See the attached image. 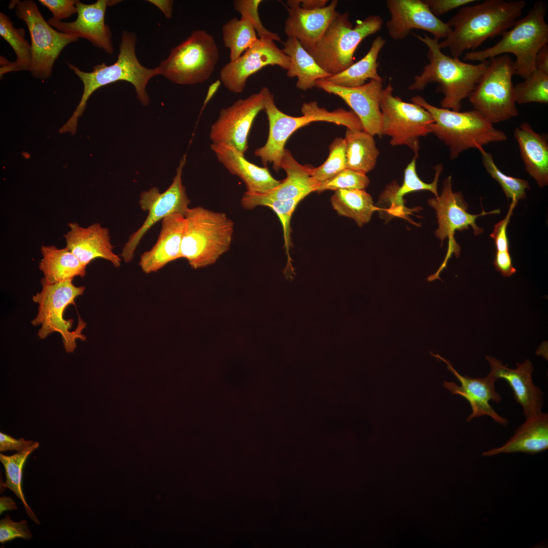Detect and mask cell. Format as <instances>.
Returning a JSON list of instances; mask_svg holds the SVG:
<instances>
[{"instance_id": "1", "label": "cell", "mask_w": 548, "mask_h": 548, "mask_svg": "<svg viewBox=\"0 0 548 548\" xmlns=\"http://www.w3.org/2000/svg\"><path fill=\"white\" fill-rule=\"evenodd\" d=\"M526 6L523 1L487 0L464 6L446 22L452 30L438 45L441 49L448 48L452 57L459 58L510 28Z\"/></svg>"}, {"instance_id": "2", "label": "cell", "mask_w": 548, "mask_h": 548, "mask_svg": "<svg viewBox=\"0 0 548 548\" xmlns=\"http://www.w3.org/2000/svg\"><path fill=\"white\" fill-rule=\"evenodd\" d=\"M136 42L134 32L123 30L116 61L109 65L103 62L94 66L91 72H84L76 65L67 63L82 82L83 92L76 109L60 128V133H76L78 119L83 114L89 98L97 89L106 85L119 81L128 82L134 87L141 102L144 106L149 104L146 87L152 78L160 75L158 67L148 68L139 62L135 53Z\"/></svg>"}, {"instance_id": "3", "label": "cell", "mask_w": 548, "mask_h": 548, "mask_svg": "<svg viewBox=\"0 0 548 548\" xmlns=\"http://www.w3.org/2000/svg\"><path fill=\"white\" fill-rule=\"evenodd\" d=\"M414 35L427 47L429 63L424 66L420 75L415 76L408 89L423 90L430 83H437L439 91L443 95L440 108L460 111L462 101L474 91L490 60L477 64L465 62L459 58L443 54L438 45V39L427 35L424 37Z\"/></svg>"}, {"instance_id": "4", "label": "cell", "mask_w": 548, "mask_h": 548, "mask_svg": "<svg viewBox=\"0 0 548 548\" xmlns=\"http://www.w3.org/2000/svg\"><path fill=\"white\" fill-rule=\"evenodd\" d=\"M547 9L545 2H535L526 15L504 32L496 44L484 50L467 52L463 59L482 62L512 54L516 56L515 75L525 79L535 69L537 53L548 43V24L545 20Z\"/></svg>"}, {"instance_id": "5", "label": "cell", "mask_w": 548, "mask_h": 548, "mask_svg": "<svg viewBox=\"0 0 548 548\" xmlns=\"http://www.w3.org/2000/svg\"><path fill=\"white\" fill-rule=\"evenodd\" d=\"M411 101L432 115L434 122L431 127V133L448 147L451 160L468 149L479 150L490 143L507 140L504 132L496 128L474 109L457 112L438 108L420 95L412 97Z\"/></svg>"}, {"instance_id": "6", "label": "cell", "mask_w": 548, "mask_h": 548, "mask_svg": "<svg viewBox=\"0 0 548 548\" xmlns=\"http://www.w3.org/2000/svg\"><path fill=\"white\" fill-rule=\"evenodd\" d=\"M184 217L181 256L192 268L214 264L228 251L234 223L226 214L199 206L189 208Z\"/></svg>"}, {"instance_id": "7", "label": "cell", "mask_w": 548, "mask_h": 548, "mask_svg": "<svg viewBox=\"0 0 548 548\" xmlns=\"http://www.w3.org/2000/svg\"><path fill=\"white\" fill-rule=\"evenodd\" d=\"M264 110L269 122V133L264 146L256 149L255 155L262 163H272L273 169L278 172L285 149L286 143L296 130L315 121H325L349 127L352 121L351 112L342 108L330 112L318 106L316 101L304 103L301 111L303 116L294 117L280 110L275 104L274 97L267 89Z\"/></svg>"}, {"instance_id": "8", "label": "cell", "mask_w": 548, "mask_h": 548, "mask_svg": "<svg viewBox=\"0 0 548 548\" xmlns=\"http://www.w3.org/2000/svg\"><path fill=\"white\" fill-rule=\"evenodd\" d=\"M348 13L337 12L321 38L308 53L326 72H341L353 62L354 53L361 41L380 31L384 24L377 15H370L353 27Z\"/></svg>"}, {"instance_id": "9", "label": "cell", "mask_w": 548, "mask_h": 548, "mask_svg": "<svg viewBox=\"0 0 548 548\" xmlns=\"http://www.w3.org/2000/svg\"><path fill=\"white\" fill-rule=\"evenodd\" d=\"M41 282V291L32 297L38 304V312L31 323L34 326H40L38 336L41 339L54 332L59 333L65 352L72 353L77 347V339H86L82 333L86 324L79 318L76 329L71 331L73 320H65L63 314L68 305L75 304V299L83 294L85 287L75 286L73 280L50 284L43 278Z\"/></svg>"}, {"instance_id": "10", "label": "cell", "mask_w": 548, "mask_h": 548, "mask_svg": "<svg viewBox=\"0 0 548 548\" xmlns=\"http://www.w3.org/2000/svg\"><path fill=\"white\" fill-rule=\"evenodd\" d=\"M219 51L214 37L204 30H194L173 48L157 66L159 74L180 85L202 83L214 72Z\"/></svg>"}, {"instance_id": "11", "label": "cell", "mask_w": 548, "mask_h": 548, "mask_svg": "<svg viewBox=\"0 0 548 548\" xmlns=\"http://www.w3.org/2000/svg\"><path fill=\"white\" fill-rule=\"evenodd\" d=\"M514 75V61L509 54L494 57L469 97L474 110L493 124L518 115L512 82Z\"/></svg>"}, {"instance_id": "12", "label": "cell", "mask_w": 548, "mask_h": 548, "mask_svg": "<svg viewBox=\"0 0 548 548\" xmlns=\"http://www.w3.org/2000/svg\"><path fill=\"white\" fill-rule=\"evenodd\" d=\"M391 82L383 88L380 100L381 136L390 138L393 146H405L419 157V139L431 133L434 119L426 109L413 102L403 101L393 94Z\"/></svg>"}, {"instance_id": "13", "label": "cell", "mask_w": 548, "mask_h": 548, "mask_svg": "<svg viewBox=\"0 0 548 548\" xmlns=\"http://www.w3.org/2000/svg\"><path fill=\"white\" fill-rule=\"evenodd\" d=\"M16 9L19 19L27 25L31 38L32 76L40 80L49 78L53 65L63 49L79 38L53 29L44 17L35 2L31 0H11L9 8Z\"/></svg>"}, {"instance_id": "14", "label": "cell", "mask_w": 548, "mask_h": 548, "mask_svg": "<svg viewBox=\"0 0 548 548\" xmlns=\"http://www.w3.org/2000/svg\"><path fill=\"white\" fill-rule=\"evenodd\" d=\"M184 155L177 169L176 174L169 187L160 193L158 188L154 187L140 194V208L148 212L146 220L141 227L132 233L124 245L121 257L125 262H130L141 241L156 223L174 214L185 216L190 202L182 183V173L186 163Z\"/></svg>"}, {"instance_id": "15", "label": "cell", "mask_w": 548, "mask_h": 548, "mask_svg": "<svg viewBox=\"0 0 548 548\" xmlns=\"http://www.w3.org/2000/svg\"><path fill=\"white\" fill-rule=\"evenodd\" d=\"M267 89L262 87L258 92L222 108L211 127L210 138L212 144H230L244 154L248 149V136L253 122L258 114L264 110Z\"/></svg>"}, {"instance_id": "16", "label": "cell", "mask_w": 548, "mask_h": 548, "mask_svg": "<svg viewBox=\"0 0 548 548\" xmlns=\"http://www.w3.org/2000/svg\"><path fill=\"white\" fill-rule=\"evenodd\" d=\"M428 204L436 211L438 227L435 232V236L442 242L448 238L451 253L459 256L460 249L454 240V235L456 231L467 230L471 226L475 235L483 232V229L476 224V219L481 216L499 214V209L473 215L467 212L468 205L461 192H454L452 189V178L447 177L443 182V187L440 195L430 198Z\"/></svg>"}, {"instance_id": "17", "label": "cell", "mask_w": 548, "mask_h": 548, "mask_svg": "<svg viewBox=\"0 0 548 548\" xmlns=\"http://www.w3.org/2000/svg\"><path fill=\"white\" fill-rule=\"evenodd\" d=\"M267 65H278L287 71L290 59L275 41L258 39L238 58L221 68L220 80L229 91L239 93L251 76Z\"/></svg>"}, {"instance_id": "18", "label": "cell", "mask_w": 548, "mask_h": 548, "mask_svg": "<svg viewBox=\"0 0 548 548\" xmlns=\"http://www.w3.org/2000/svg\"><path fill=\"white\" fill-rule=\"evenodd\" d=\"M390 19L386 23L389 36L394 40L405 39L413 29L423 30L434 38L445 39L452 29L434 16L422 0H387Z\"/></svg>"}, {"instance_id": "19", "label": "cell", "mask_w": 548, "mask_h": 548, "mask_svg": "<svg viewBox=\"0 0 548 548\" xmlns=\"http://www.w3.org/2000/svg\"><path fill=\"white\" fill-rule=\"evenodd\" d=\"M383 83V81L372 79L358 87H345L320 79L316 81V85L341 98L359 119L365 131L373 136H381L380 100Z\"/></svg>"}, {"instance_id": "20", "label": "cell", "mask_w": 548, "mask_h": 548, "mask_svg": "<svg viewBox=\"0 0 548 548\" xmlns=\"http://www.w3.org/2000/svg\"><path fill=\"white\" fill-rule=\"evenodd\" d=\"M117 0H97L92 4H85L77 1V17L75 21L65 22L52 17L47 20L48 24L59 31L74 35L88 40L94 46L112 54L114 48L112 32L105 23V13L108 7L119 3Z\"/></svg>"}, {"instance_id": "21", "label": "cell", "mask_w": 548, "mask_h": 548, "mask_svg": "<svg viewBox=\"0 0 548 548\" xmlns=\"http://www.w3.org/2000/svg\"><path fill=\"white\" fill-rule=\"evenodd\" d=\"M431 354L444 362L448 370L460 383L458 385L453 382L445 381L443 386L452 394L462 396L469 403L471 413L466 419L467 422L475 418L488 416L498 424L503 426L507 424V420L498 415L490 404V401L499 403L502 400V397L495 390L497 380L493 375L490 373L482 378L462 375L453 367L450 361L438 354Z\"/></svg>"}, {"instance_id": "22", "label": "cell", "mask_w": 548, "mask_h": 548, "mask_svg": "<svg viewBox=\"0 0 548 548\" xmlns=\"http://www.w3.org/2000/svg\"><path fill=\"white\" fill-rule=\"evenodd\" d=\"M486 359L490 366L489 373L497 380L506 381L511 388L514 398L522 407L525 419L542 412L543 392L533 381L534 368L531 361L518 363L517 368L511 369L494 357L486 356Z\"/></svg>"}, {"instance_id": "23", "label": "cell", "mask_w": 548, "mask_h": 548, "mask_svg": "<svg viewBox=\"0 0 548 548\" xmlns=\"http://www.w3.org/2000/svg\"><path fill=\"white\" fill-rule=\"evenodd\" d=\"M70 230L64 234L66 248L72 252L81 263L87 266L92 260L100 258L106 259L115 267L121 265V258L113 251L107 228L94 223L83 227L77 223H69Z\"/></svg>"}, {"instance_id": "24", "label": "cell", "mask_w": 548, "mask_h": 548, "mask_svg": "<svg viewBox=\"0 0 548 548\" xmlns=\"http://www.w3.org/2000/svg\"><path fill=\"white\" fill-rule=\"evenodd\" d=\"M210 148L229 172L245 183L246 191L264 194L280 184L281 181L275 179L266 167H260L249 162L244 154L232 145L212 143Z\"/></svg>"}, {"instance_id": "25", "label": "cell", "mask_w": 548, "mask_h": 548, "mask_svg": "<svg viewBox=\"0 0 548 548\" xmlns=\"http://www.w3.org/2000/svg\"><path fill=\"white\" fill-rule=\"evenodd\" d=\"M338 4L333 0L325 7L305 10L299 6L289 7L288 16L284 24L288 38H295L308 51L318 42L335 16Z\"/></svg>"}, {"instance_id": "26", "label": "cell", "mask_w": 548, "mask_h": 548, "mask_svg": "<svg viewBox=\"0 0 548 548\" xmlns=\"http://www.w3.org/2000/svg\"><path fill=\"white\" fill-rule=\"evenodd\" d=\"M185 226V217L180 214L170 215L162 220L161 228L155 244L140 256L139 265L143 272H156L170 262L181 258V243Z\"/></svg>"}, {"instance_id": "27", "label": "cell", "mask_w": 548, "mask_h": 548, "mask_svg": "<svg viewBox=\"0 0 548 548\" xmlns=\"http://www.w3.org/2000/svg\"><path fill=\"white\" fill-rule=\"evenodd\" d=\"M313 168L311 165L298 163L291 152L285 148L281 160V169L286 172V178L281 181L277 187L266 193L245 192L252 197L259 199L302 200L311 192H316L318 186L312 177Z\"/></svg>"}, {"instance_id": "28", "label": "cell", "mask_w": 548, "mask_h": 548, "mask_svg": "<svg viewBox=\"0 0 548 548\" xmlns=\"http://www.w3.org/2000/svg\"><path fill=\"white\" fill-rule=\"evenodd\" d=\"M526 171L542 188L548 185V139L546 133H537L527 122L513 131Z\"/></svg>"}, {"instance_id": "29", "label": "cell", "mask_w": 548, "mask_h": 548, "mask_svg": "<svg viewBox=\"0 0 548 548\" xmlns=\"http://www.w3.org/2000/svg\"><path fill=\"white\" fill-rule=\"evenodd\" d=\"M548 449V415L542 412L525 419L513 435L502 447L483 452L490 457L502 453H524L536 454Z\"/></svg>"}, {"instance_id": "30", "label": "cell", "mask_w": 548, "mask_h": 548, "mask_svg": "<svg viewBox=\"0 0 548 548\" xmlns=\"http://www.w3.org/2000/svg\"><path fill=\"white\" fill-rule=\"evenodd\" d=\"M416 159L414 157L405 168L402 184L399 186L396 181H393L386 187L380 196L379 201L381 202H387L390 204L387 210L391 212V215L394 216L395 210H401L403 213L405 212L404 210H406V208L404 206L403 197L408 193L426 190L432 192L435 197L438 196L437 184L443 170V165L439 163L435 166L434 179L431 183H426L422 181L417 175Z\"/></svg>"}, {"instance_id": "31", "label": "cell", "mask_w": 548, "mask_h": 548, "mask_svg": "<svg viewBox=\"0 0 548 548\" xmlns=\"http://www.w3.org/2000/svg\"><path fill=\"white\" fill-rule=\"evenodd\" d=\"M282 50L290 59L287 75L289 78H297L296 86L298 89L305 91L313 88L316 87L318 80L332 75L319 66L297 39L288 38Z\"/></svg>"}, {"instance_id": "32", "label": "cell", "mask_w": 548, "mask_h": 548, "mask_svg": "<svg viewBox=\"0 0 548 548\" xmlns=\"http://www.w3.org/2000/svg\"><path fill=\"white\" fill-rule=\"evenodd\" d=\"M41 251L43 257L39 268L48 283L54 284L85 276L86 267L67 248L43 246Z\"/></svg>"}, {"instance_id": "33", "label": "cell", "mask_w": 548, "mask_h": 548, "mask_svg": "<svg viewBox=\"0 0 548 548\" xmlns=\"http://www.w3.org/2000/svg\"><path fill=\"white\" fill-rule=\"evenodd\" d=\"M385 43L386 41L384 38L378 36L363 57L341 72L332 75L325 79L335 85L345 87H356L363 85L367 79L384 82L385 80L378 73L379 66L378 58Z\"/></svg>"}, {"instance_id": "34", "label": "cell", "mask_w": 548, "mask_h": 548, "mask_svg": "<svg viewBox=\"0 0 548 548\" xmlns=\"http://www.w3.org/2000/svg\"><path fill=\"white\" fill-rule=\"evenodd\" d=\"M344 139L346 167L365 174L372 170L380 154L374 136L363 130L347 128Z\"/></svg>"}, {"instance_id": "35", "label": "cell", "mask_w": 548, "mask_h": 548, "mask_svg": "<svg viewBox=\"0 0 548 548\" xmlns=\"http://www.w3.org/2000/svg\"><path fill=\"white\" fill-rule=\"evenodd\" d=\"M25 35L24 29L15 28L10 18L5 13H0V36L10 45L17 56L14 62H10L1 56V79L6 73L30 71L31 47L25 39Z\"/></svg>"}, {"instance_id": "36", "label": "cell", "mask_w": 548, "mask_h": 548, "mask_svg": "<svg viewBox=\"0 0 548 548\" xmlns=\"http://www.w3.org/2000/svg\"><path fill=\"white\" fill-rule=\"evenodd\" d=\"M330 201L339 215L354 220L360 227L368 223L378 210L371 196L364 189L336 190Z\"/></svg>"}, {"instance_id": "37", "label": "cell", "mask_w": 548, "mask_h": 548, "mask_svg": "<svg viewBox=\"0 0 548 548\" xmlns=\"http://www.w3.org/2000/svg\"><path fill=\"white\" fill-rule=\"evenodd\" d=\"M39 445L36 441L29 449L11 456L0 454V461L4 465L6 478L5 482H1V489L8 488L13 491L22 502L27 516L37 525L40 523L26 501L22 490V478L23 467L27 457Z\"/></svg>"}, {"instance_id": "38", "label": "cell", "mask_w": 548, "mask_h": 548, "mask_svg": "<svg viewBox=\"0 0 548 548\" xmlns=\"http://www.w3.org/2000/svg\"><path fill=\"white\" fill-rule=\"evenodd\" d=\"M222 33L224 45L229 50L230 61L238 58L258 39L251 24L242 17H233L225 23Z\"/></svg>"}, {"instance_id": "39", "label": "cell", "mask_w": 548, "mask_h": 548, "mask_svg": "<svg viewBox=\"0 0 548 548\" xmlns=\"http://www.w3.org/2000/svg\"><path fill=\"white\" fill-rule=\"evenodd\" d=\"M478 151L486 171L499 183L507 199H510L511 203L517 206L519 200L526 197L527 191L530 189L528 181L505 174L498 167L490 153L487 152L484 148Z\"/></svg>"}, {"instance_id": "40", "label": "cell", "mask_w": 548, "mask_h": 548, "mask_svg": "<svg viewBox=\"0 0 548 548\" xmlns=\"http://www.w3.org/2000/svg\"><path fill=\"white\" fill-rule=\"evenodd\" d=\"M301 200L299 199L283 200L259 199L252 197L245 192L241 203L242 207L245 209L252 210L259 206H266L276 213L283 226L285 246L287 252H288L291 244L290 220L297 205Z\"/></svg>"}, {"instance_id": "41", "label": "cell", "mask_w": 548, "mask_h": 548, "mask_svg": "<svg viewBox=\"0 0 548 548\" xmlns=\"http://www.w3.org/2000/svg\"><path fill=\"white\" fill-rule=\"evenodd\" d=\"M516 103L548 104V74L535 69L524 81L514 86Z\"/></svg>"}, {"instance_id": "42", "label": "cell", "mask_w": 548, "mask_h": 548, "mask_svg": "<svg viewBox=\"0 0 548 548\" xmlns=\"http://www.w3.org/2000/svg\"><path fill=\"white\" fill-rule=\"evenodd\" d=\"M327 159L319 166L313 167L312 177L319 185L335 176L346 167L345 139L335 138L330 145Z\"/></svg>"}, {"instance_id": "43", "label": "cell", "mask_w": 548, "mask_h": 548, "mask_svg": "<svg viewBox=\"0 0 548 548\" xmlns=\"http://www.w3.org/2000/svg\"><path fill=\"white\" fill-rule=\"evenodd\" d=\"M370 180L365 174L346 168L332 178L319 184L316 192L338 189H365Z\"/></svg>"}, {"instance_id": "44", "label": "cell", "mask_w": 548, "mask_h": 548, "mask_svg": "<svg viewBox=\"0 0 548 548\" xmlns=\"http://www.w3.org/2000/svg\"><path fill=\"white\" fill-rule=\"evenodd\" d=\"M261 0H235L233 2L234 10L241 15V17L249 21L260 39L281 42V37L278 33L267 29L261 21L259 13V5Z\"/></svg>"}, {"instance_id": "45", "label": "cell", "mask_w": 548, "mask_h": 548, "mask_svg": "<svg viewBox=\"0 0 548 548\" xmlns=\"http://www.w3.org/2000/svg\"><path fill=\"white\" fill-rule=\"evenodd\" d=\"M17 538L26 540L32 538L27 521L14 522L7 515L0 520V542L5 543Z\"/></svg>"}, {"instance_id": "46", "label": "cell", "mask_w": 548, "mask_h": 548, "mask_svg": "<svg viewBox=\"0 0 548 548\" xmlns=\"http://www.w3.org/2000/svg\"><path fill=\"white\" fill-rule=\"evenodd\" d=\"M78 0H39L53 14V18L61 21L77 13L76 3Z\"/></svg>"}, {"instance_id": "47", "label": "cell", "mask_w": 548, "mask_h": 548, "mask_svg": "<svg viewBox=\"0 0 548 548\" xmlns=\"http://www.w3.org/2000/svg\"><path fill=\"white\" fill-rule=\"evenodd\" d=\"M516 206V205L510 203L506 217L495 224L493 232L490 234V236L494 240L496 251H509V241L506 229Z\"/></svg>"}, {"instance_id": "48", "label": "cell", "mask_w": 548, "mask_h": 548, "mask_svg": "<svg viewBox=\"0 0 548 548\" xmlns=\"http://www.w3.org/2000/svg\"><path fill=\"white\" fill-rule=\"evenodd\" d=\"M431 13L436 17L442 15L455 9L472 3L474 0H424Z\"/></svg>"}, {"instance_id": "49", "label": "cell", "mask_w": 548, "mask_h": 548, "mask_svg": "<svg viewBox=\"0 0 548 548\" xmlns=\"http://www.w3.org/2000/svg\"><path fill=\"white\" fill-rule=\"evenodd\" d=\"M36 441L26 440L23 438L15 439L3 432L0 433V451L8 450L20 452L29 449Z\"/></svg>"}, {"instance_id": "50", "label": "cell", "mask_w": 548, "mask_h": 548, "mask_svg": "<svg viewBox=\"0 0 548 548\" xmlns=\"http://www.w3.org/2000/svg\"><path fill=\"white\" fill-rule=\"evenodd\" d=\"M493 264L496 270L505 277H509L517 271L512 266L509 251H496Z\"/></svg>"}, {"instance_id": "51", "label": "cell", "mask_w": 548, "mask_h": 548, "mask_svg": "<svg viewBox=\"0 0 548 548\" xmlns=\"http://www.w3.org/2000/svg\"><path fill=\"white\" fill-rule=\"evenodd\" d=\"M328 0H289L287 1L288 7L299 6L305 10H315L324 8Z\"/></svg>"}, {"instance_id": "52", "label": "cell", "mask_w": 548, "mask_h": 548, "mask_svg": "<svg viewBox=\"0 0 548 548\" xmlns=\"http://www.w3.org/2000/svg\"><path fill=\"white\" fill-rule=\"evenodd\" d=\"M535 68L548 74V45L542 47L535 59Z\"/></svg>"}, {"instance_id": "53", "label": "cell", "mask_w": 548, "mask_h": 548, "mask_svg": "<svg viewBox=\"0 0 548 548\" xmlns=\"http://www.w3.org/2000/svg\"><path fill=\"white\" fill-rule=\"evenodd\" d=\"M147 1L157 7L163 13L167 19L172 18L174 4L173 1L149 0Z\"/></svg>"}, {"instance_id": "54", "label": "cell", "mask_w": 548, "mask_h": 548, "mask_svg": "<svg viewBox=\"0 0 548 548\" xmlns=\"http://www.w3.org/2000/svg\"><path fill=\"white\" fill-rule=\"evenodd\" d=\"M16 503L11 497L2 496L0 498V513L7 510L17 509Z\"/></svg>"}]
</instances>
